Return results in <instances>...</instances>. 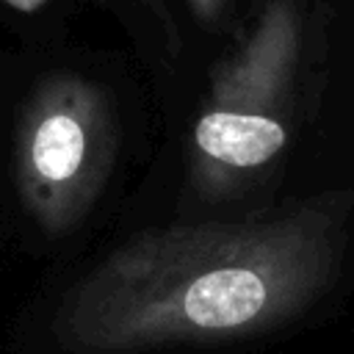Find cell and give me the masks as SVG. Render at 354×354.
I'll return each instance as SVG.
<instances>
[{
  "mask_svg": "<svg viewBox=\"0 0 354 354\" xmlns=\"http://www.w3.org/2000/svg\"><path fill=\"white\" fill-rule=\"evenodd\" d=\"M348 199L326 194L241 221L141 230L61 299L69 354L213 346L282 326L332 282Z\"/></svg>",
  "mask_w": 354,
  "mask_h": 354,
  "instance_id": "1",
  "label": "cell"
},
{
  "mask_svg": "<svg viewBox=\"0 0 354 354\" xmlns=\"http://www.w3.org/2000/svg\"><path fill=\"white\" fill-rule=\"evenodd\" d=\"M301 58L304 0H263L210 66L188 147V183L199 196L249 191L285 152Z\"/></svg>",
  "mask_w": 354,
  "mask_h": 354,
  "instance_id": "2",
  "label": "cell"
},
{
  "mask_svg": "<svg viewBox=\"0 0 354 354\" xmlns=\"http://www.w3.org/2000/svg\"><path fill=\"white\" fill-rule=\"evenodd\" d=\"M119 149L111 94L75 72L41 77L14 130V177L28 216L47 232L77 227L102 194Z\"/></svg>",
  "mask_w": 354,
  "mask_h": 354,
  "instance_id": "3",
  "label": "cell"
},
{
  "mask_svg": "<svg viewBox=\"0 0 354 354\" xmlns=\"http://www.w3.org/2000/svg\"><path fill=\"white\" fill-rule=\"evenodd\" d=\"M133 3L141 6V8L155 19V25L160 28V33H163L169 50L177 53V50H180V30H177V22H174V17H171L169 3H166V0H133Z\"/></svg>",
  "mask_w": 354,
  "mask_h": 354,
  "instance_id": "4",
  "label": "cell"
},
{
  "mask_svg": "<svg viewBox=\"0 0 354 354\" xmlns=\"http://www.w3.org/2000/svg\"><path fill=\"white\" fill-rule=\"evenodd\" d=\"M185 3H188L191 14H194L199 22H205V25L218 22L221 14H224V8H227V0H185Z\"/></svg>",
  "mask_w": 354,
  "mask_h": 354,
  "instance_id": "5",
  "label": "cell"
},
{
  "mask_svg": "<svg viewBox=\"0 0 354 354\" xmlns=\"http://www.w3.org/2000/svg\"><path fill=\"white\" fill-rule=\"evenodd\" d=\"M3 3H8L14 11H22V14H33V11H39L47 0H3Z\"/></svg>",
  "mask_w": 354,
  "mask_h": 354,
  "instance_id": "6",
  "label": "cell"
}]
</instances>
